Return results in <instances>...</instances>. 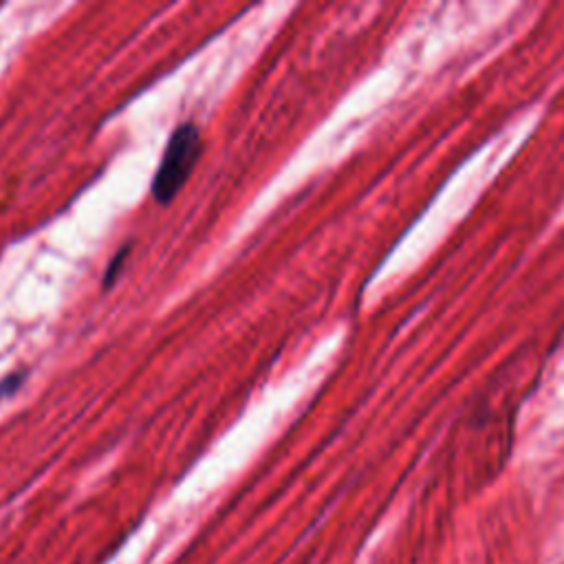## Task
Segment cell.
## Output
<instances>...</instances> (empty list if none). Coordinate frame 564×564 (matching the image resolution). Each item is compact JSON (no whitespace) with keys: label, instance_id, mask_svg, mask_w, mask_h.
<instances>
[{"label":"cell","instance_id":"7a4b0ae2","mask_svg":"<svg viewBox=\"0 0 564 564\" xmlns=\"http://www.w3.org/2000/svg\"><path fill=\"white\" fill-rule=\"evenodd\" d=\"M128 256V249H121L119 251V256L110 262V267H108V271H106V275H104V286L108 289V286H112V282L117 280V275H119V271H121V264H123V258Z\"/></svg>","mask_w":564,"mask_h":564},{"label":"cell","instance_id":"3957f363","mask_svg":"<svg viewBox=\"0 0 564 564\" xmlns=\"http://www.w3.org/2000/svg\"><path fill=\"white\" fill-rule=\"evenodd\" d=\"M22 379H24V375H22V372L7 377V379L0 383V394H2V397H4V394H13V392L18 390V386L22 383Z\"/></svg>","mask_w":564,"mask_h":564},{"label":"cell","instance_id":"6da1fadb","mask_svg":"<svg viewBox=\"0 0 564 564\" xmlns=\"http://www.w3.org/2000/svg\"><path fill=\"white\" fill-rule=\"evenodd\" d=\"M198 154H200L198 128L194 123L178 126L165 145L161 165L152 181V196L156 203L165 205L178 194V189L192 174L198 161Z\"/></svg>","mask_w":564,"mask_h":564}]
</instances>
